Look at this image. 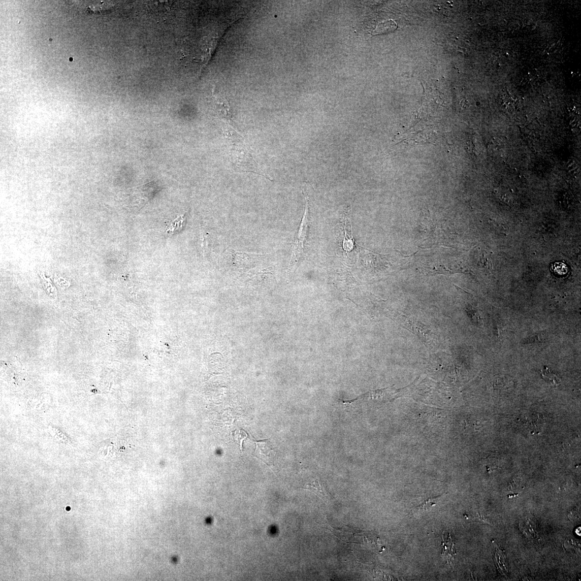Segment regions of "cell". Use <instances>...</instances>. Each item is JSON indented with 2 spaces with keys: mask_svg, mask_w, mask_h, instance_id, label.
<instances>
[{
  "mask_svg": "<svg viewBox=\"0 0 581 581\" xmlns=\"http://www.w3.org/2000/svg\"><path fill=\"white\" fill-rule=\"evenodd\" d=\"M237 133H235L236 141H233L229 136H227L232 144L231 156L233 163L241 171L255 172L262 175L256 163L250 155L246 144L242 140V138Z\"/></svg>",
  "mask_w": 581,
  "mask_h": 581,
  "instance_id": "6da1fadb",
  "label": "cell"
},
{
  "mask_svg": "<svg viewBox=\"0 0 581 581\" xmlns=\"http://www.w3.org/2000/svg\"><path fill=\"white\" fill-rule=\"evenodd\" d=\"M308 205H309V202H308V198L305 197V212L300 229H299L297 235V238L294 243L292 259L290 262V266L292 267L296 265L299 258L301 257L302 254L304 252V243L306 239L308 227L309 224V220L308 219Z\"/></svg>",
  "mask_w": 581,
  "mask_h": 581,
  "instance_id": "7a4b0ae2",
  "label": "cell"
},
{
  "mask_svg": "<svg viewBox=\"0 0 581 581\" xmlns=\"http://www.w3.org/2000/svg\"><path fill=\"white\" fill-rule=\"evenodd\" d=\"M231 257L233 266L239 268L250 267L256 264L267 255L248 253L235 251L230 249L228 250Z\"/></svg>",
  "mask_w": 581,
  "mask_h": 581,
  "instance_id": "3957f363",
  "label": "cell"
},
{
  "mask_svg": "<svg viewBox=\"0 0 581 581\" xmlns=\"http://www.w3.org/2000/svg\"><path fill=\"white\" fill-rule=\"evenodd\" d=\"M256 444V448L255 452V456L259 458L262 461L266 462L268 465H271V463L273 461V453L274 448H272L271 443L268 440H265L260 441H255Z\"/></svg>",
  "mask_w": 581,
  "mask_h": 581,
  "instance_id": "277c9868",
  "label": "cell"
},
{
  "mask_svg": "<svg viewBox=\"0 0 581 581\" xmlns=\"http://www.w3.org/2000/svg\"><path fill=\"white\" fill-rule=\"evenodd\" d=\"M214 94L216 110L224 120L231 124L233 122L232 113L229 102L224 98Z\"/></svg>",
  "mask_w": 581,
  "mask_h": 581,
  "instance_id": "5b68a950",
  "label": "cell"
},
{
  "mask_svg": "<svg viewBox=\"0 0 581 581\" xmlns=\"http://www.w3.org/2000/svg\"><path fill=\"white\" fill-rule=\"evenodd\" d=\"M442 555L444 558L447 561L448 564H451L454 560V557L456 555L455 549V543L453 541L449 533L444 532L442 535Z\"/></svg>",
  "mask_w": 581,
  "mask_h": 581,
  "instance_id": "8992f818",
  "label": "cell"
},
{
  "mask_svg": "<svg viewBox=\"0 0 581 581\" xmlns=\"http://www.w3.org/2000/svg\"><path fill=\"white\" fill-rule=\"evenodd\" d=\"M186 218L185 215H181L178 216L177 219L172 221L169 226H168L167 230H166L167 233L170 234H174L176 232L182 230L185 223Z\"/></svg>",
  "mask_w": 581,
  "mask_h": 581,
  "instance_id": "52a82bcc",
  "label": "cell"
},
{
  "mask_svg": "<svg viewBox=\"0 0 581 581\" xmlns=\"http://www.w3.org/2000/svg\"><path fill=\"white\" fill-rule=\"evenodd\" d=\"M442 497V496H439L437 498H429L428 500L425 501L424 504L414 508L412 512L413 513H417L428 511L432 507L437 505L440 502Z\"/></svg>",
  "mask_w": 581,
  "mask_h": 581,
  "instance_id": "ba28073f",
  "label": "cell"
},
{
  "mask_svg": "<svg viewBox=\"0 0 581 581\" xmlns=\"http://www.w3.org/2000/svg\"><path fill=\"white\" fill-rule=\"evenodd\" d=\"M553 273L558 276H566L569 272L567 266L562 262H556L552 265Z\"/></svg>",
  "mask_w": 581,
  "mask_h": 581,
  "instance_id": "9c48e42d",
  "label": "cell"
}]
</instances>
